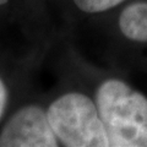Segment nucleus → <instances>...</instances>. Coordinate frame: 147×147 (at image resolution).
<instances>
[{"instance_id": "f257e3e1", "label": "nucleus", "mask_w": 147, "mask_h": 147, "mask_svg": "<svg viewBox=\"0 0 147 147\" xmlns=\"http://www.w3.org/2000/svg\"><path fill=\"white\" fill-rule=\"evenodd\" d=\"M93 98L109 147H147V94L119 77L98 84Z\"/></svg>"}, {"instance_id": "f03ea898", "label": "nucleus", "mask_w": 147, "mask_h": 147, "mask_svg": "<svg viewBox=\"0 0 147 147\" xmlns=\"http://www.w3.org/2000/svg\"><path fill=\"white\" fill-rule=\"evenodd\" d=\"M55 136L63 147H109L103 120L93 97L82 91H66L47 107Z\"/></svg>"}, {"instance_id": "7ed1b4c3", "label": "nucleus", "mask_w": 147, "mask_h": 147, "mask_svg": "<svg viewBox=\"0 0 147 147\" xmlns=\"http://www.w3.org/2000/svg\"><path fill=\"white\" fill-rule=\"evenodd\" d=\"M0 147H60L47 108L38 103L18 107L0 130Z\"/></svg>"}, {"instance_id": "20e7f679", "label": "nucleus", "mask_w": 147, "mask_h": 147, "mask_svg": "<svg viewBox=\"0 0 147 147\" xmlns=\"http://www.w3.org/2000/svg\"><path fill=\"white\" fill-rule=\"evenodd\" d=\"M118 31L129 43L147 47V0H129L117 20Z\"/></svg>"}, {"instance_id": "39448f33", "label": "nucleus", "mask_w": 147, "mask_h": 147, "mask_svg": "<svg viewBox=\"0 0 147 147\" xmlns=\"http://www.w3.org/2000/svg\"><path fill=\"white\" fill-rule=\"evenodd\" d=\"M77 10L86 15H99L120 7L129 0H70Z\"/></svg>"}, {"instance_id": "423d86ee", "label": "nucleus", "mask_w": 147, "mask_h": 147, "mask_svg": "<svg viewBox=\"0 0 147 147\" xmlns=\"http://www.w3.org/2000/svg\"><path fill=\"white\" fill-rule=\"evenodd\" d=\"M9 99H10V91L6 81L0 76V121L3 120L4 115L6 113L7 105H9Z\"/></svg>"}, {"instance_id": "0eeeda50", "label": "nucleus", "mask_w": 147, "mask_h": 147, "mask_svg": "<svg viewBox=\"0 0 147 147\" xmlns=\"http://www.w3.org/2000/svg\"><path fill=\"white\" fill-rule=\"evenodd\" d=\"M9 1H10V0H0V9L4 7V6H6L9 4Z\"/></svg>"}]
</instances>
